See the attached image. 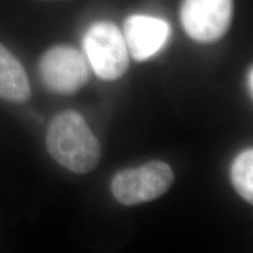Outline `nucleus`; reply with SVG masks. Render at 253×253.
<instances>
[{"label":"nucleus","instance_id":"nucleus-4","mask_svg":"<svg viewBox=\"0 0 253 253\" xmlns=\"http://www.w3.org/2000/svg\"><path fill=\"white\" fill-rule=\"evenodd\" d=\"M39 72L43 84L58 94L75 93L89 78L86 56L69 46L47 50L40 59Z\"/></svg>","mask_w":253,"mask_h":253},{"label":"nucleus","instance_id":"nucleus-6","mask_svg":"<svg viewBox=\"0 0 253 253\" xmlns=\"http://www.w3.org/2000/svg\"><path fill=\"white\" fill-rule=\"evenodd\" d=\"M169 33V25L163 19L134 14L126 20L122 34L132 59L144 61L166 45Z\"/></svg>","mask_w":253,"mask_h":253},{"label":"nucleus","instance_id":"nucleus-7","mask_svg":"<svg viewBox=\"0 0 253 253\" xmlns=\"http://www.w3.org/2000/svg\"><path fill=\"white\" fill-rule=\"evenodd\" d=\"M31 96L26 71L20 61L0 43V99L23 103Z\"/></svg>","mask_w":253,"mask_h":253},{"label":"nucleus","instance_id":"nucleus-9","mask_svg":"<svg viewBox=\"0 0 253 253\" xmlns=\"http://www.w3.org/2000/svg\"><path fill=\"white\" fill-rule=\"evenodd\" d=\"M246 84H248V89L250 91V95L252 96V94H253V71H252V67H250L249 72H248Z\"/></svg>","mask_w":253,"mask_h":253},{"label":"nucleus","instance_id":"nucleus-5","mask_svg":"<svg viewBox=\"0 0 253 253\" xmlns=\"http://www.w3.org/2000/svg\"><path fill=\"white\" fill-rule=\"evenodd\" d=\"M232 12V0H184L181 20L191 39L198 42H213L229 30Z\"/></svg>","mask_w":253,"mask_h":253},{"label":"nucleus","instance_id":"nucleus-3","mask_svg":"<svg viewBox=\"0 0 253 253\" xmlns=\"http://www.w3.org/2000/svg\"><path fill=\"white\" fill-rule=\"evenodd\" d=\"M172 169L162 161H151L138 168L126 169L113 177L110 189L116 201L132 207L154 201L171 188Z\"/></svg>","mask_w":253,"mask_h":253},{"label":"nucleus","instance_id":"nucleus-2","mask_svg":"<svg viewBox=\"0 0 253 253\" xmlns=\"http://www.w3.org/2000/svg\"><path fill=\"white\" fill-rule=\"evenodd\" d=\"M84 50L95 74L103 80L121 78L129 66V53L122 32L113 23L99 21L84 37Z\"/></svg>","mask_w":253,"mask_h":253},{"label":"nucleus","instance_id":"nucleus-1","mask_svg":"<svg viewBox=\"0 0 253 253\" xmlns=\"http://www.w3.org/2000/svg\"><path fill=\"white\" fill-rule=\"evenodd\" d=\"M46 147L59 164L75 173H86L96 168L101 148L96 136L80 114L60 113L48 126Z\"/></svg>","mask_w":253,"mask_h":253},{"label":"nucleus","instance_id":"nucleus-8","mask_svg":"<svg viewBox=\"0 0 253 253\" xmlns=\"http://www.w3.org/2000/svg\"><path fill=\"white\" fill-rule=\"evenodd\" d=\"M230 178L233 188L243 199L253 202V150L246 149L235 158Z\"/></svg>","mask_w":253,"mask_h":253}]
</instances>
